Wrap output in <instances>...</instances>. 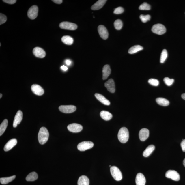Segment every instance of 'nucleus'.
I'll use <instances>...</instances> for the list:
<instances>
[{
  "label": "nucleus",
  "instance_id": "nucleus-1",
  "mask_svg": "<svg viewBox=\"0 0 185 185\" xmlns=\"http://www.w3.org/2000/svg\"><path fill=\"white\" fill-rule=\"evenodd\" d=\"M49 134L46 128L42 127L40 129L38 133V142L41 145L45 144L49 138Z\"/></svg>",
  "mask_w": 185,
  "mask_h": 185
},
{
  "label": "nucleus",
  "instance_id": "nucleus-2",
  "mask_svg": "<svg viewBox=\"0 0 185 185\" xmlns=\"http://www.w3.org/2000/svg\"><path fill=\"white\" fill-rule=\"evenodd\" d=\"M118 138L119 141L122 143L127 142L129 138V132L126 127H122L119 131Z\"/></svg>",
  "mask_w": 185,
  "mask_h": 185
},
{
  "label": "nucleus",
  "instance_id": "nucleus-3",
  "mask_svg": "<svg viewBox=\"0 0 185 185\" xmlns=\"http://www.w3.org/2000/svg\"><path fill=\"white\" fill-rule=\"evenodd\" d=\"M111 175L115 180L119 181L122 179V172L119 168L116 166H111L110 169Z\"/></svg>",
  "mask_w": 185,
  "mask_h": 185
},
{
  "label": "nucleus",
  "instance_id": "nucleus-4",
  "mask_svg": "<svg viewBox=\"0 0 185 185\" xmlns=\"http://www.w3.org/2000/svg\"><path fill=\"white\" fill-rule=\"evenodd\" d=\"M152 31L155 34L162 35L166 33V29L164 25L158 23L153 25L152 27Z\"/></svg>",
  "mask_w": 185,
  "mask_h": 185
},
{
  "label": "nucleus",
  "instance_id": "nucleus-5",
  "mask_svg": "<svg viewBox=\"0 0 185 185\" xmlns=\"http://www.w3.org/2000/svg\"><path fill=\"white\" fill-rule=\"evenodd\" d=\"M94 146V144L91 141H84L80 142L78 144V149L81 151H84L91 149Z\"/></svg>",
  "mask_w": 185,
  "mask_h": 185
},
{
  "label": "nucleus",
  "instance_id": "nucleus-6",
  "mask_svg": "<svg viewBox=\"0 0 185 185\" xmlns=\"http://www.w3.org/2000/svg\"><path fill=\"white\" fill-rule=\"evenodd\" d=\"M59 27L62 29L70 30H76L78 27L76 24L68 22H62L60 24Z\"/></svg>",
  "mask_w": 185,
  "mask_h": 185
},
{
  "label": "nucleus",
  "instance_id": "nucleus-7",
  "mask_svg": "<svg viewBox=\"0 0 185 185\" xmlns=\"http://www.w3.org/2000/svg\"><path fill=\"white\" fill-rule=\"evenodd\" d=\"M165 176L168 178L171 179L175 181L180 180V176L179 173L174 170H169L166 172Z\"/></svg>",
  "mask_w": 185,
  "mask_h": 185
},
{
  "label": "nucleus",
  "instance_id": "nucleus-8",
  "mask_svg": "<svg viewBox=\"0 0 185 185\" xmlns=\"http://www.w3.org/2000/svg\"><path fill=\"white\" fill-rule=\"evenodd\" d=\"M38 11V7L36 5L31 7L27 12V16L30 19L34 20L37 17Z\"/></svg>",
  "mask_w": 185,
  "mask_h": 185
},
{
  "label": "nucleus",
  "instance_id": "nucleus-9",
  "mask_svg": "<svg viewBox=\"0 0 185 185\" xmlns=\"http://www.w3.org/2000/svg\"><path fill=\"white\" fill-rule=\"evenodd\" d=\"M59 109L61 112L69 113L74 112L76 110V108L74 105H61L59 107Z\"/></svg>",
  "mask_w": 185,
  "mask_h": 185
},
{
  "label": "nucleus",
  "instance_id": "nucleus-10",
  "mask_svg": "<svg viewBox=\"0 0 185 185\" xmlns=\"http://www.w3.org/2000/svg\"><path fill=\"white\" fill-rule=\"evenodd\" d=\"M67 129L69 131L73 133H78L83 129V127L80 124L73 123L69 124L68 126Z\"/></svg>",
  "mask_w": 185,
  "mask_h": 185
},
{
  "label": "nucleus",
  "instance_id": "nucleus-11",
  "mask_svg": "<svg viewBox=\"0 0 185 185\" xmlns=\"http://www.w3.org/2000/svg\"><path fill=\"white\" fill-rule=\"evenodd\" d=\"M98 31L100 37L104 40L107 39L109 37V33L105 26L103 25H100L98 27Z\"/></svg>",
  "mask_w": 185,
  "mask_h": 185
},
{
  "label": "nucleus",
  "instance_id": "nucleus-12",
  "mask_svg": "<svg viewBox=\"0 0 185 185\" xmlns=\"http://www.w3.org/2000/svg\"><path fill=\"white\" fill-rule=\"evenodd\" d=\"M33 53L36 57L38 58H43L46 56V53L44 50L39 47L34 48L33 49Z\"/></svg>",
  "mask_w": 185,
  "mask_h": 185
},
{
  "label": "nucleus",
  "instance_id": "nucleus-13",
  "mask_svg": "<svg viewBox=\"0 0 185 185\" xmlns=\"http://www.w3.org/2000/svg\"><path fill=\"white\" fill-rule=\"evenodd\" d=\"M149 131L146 128H143L140 130L139 133V137L142 141H145L149 137Z\"/></svg>",
  "mask_w": 185,
  "mask_h": 185
},
{
  "label": "nucleus",
  "instance_id": "nucleus-14",
  "mask_svg": "<svg viewBox=\"0 0 185 185\" xmlns=\"http://www.w3.org/2000/svg\"><path fill=\"white\" fill-rule=\"evenodd\" d=\"M105 86L107 88L108 91L111 93H114L115 91V87L114 80L111 79L105 83Z\"/></svg>",
  "mask_w": 185,
  "mask_h": 185
},
{
  "label": "nucleus",
  "instance_id": "nucleus-15",
  "mask_svg": "<svg viewBox=\"0 0 185 185\" xmlns=\"http://www.w3.org/2000/svg\"><path fill=\"white\" fill-rule=\"evenodd\" d=\"M31 89L33 92L36 95L41 96L44 94V89L41 86L39 85L34 84L31 86Z\"/></svg>",
  "mask_w": 185,
  "mask_h": 185
},
{
  "label": "nucleus",
  "instance_id": "nucleus-16",
  "mask_svg": "<svg viewBox=\"0 0 185 185\" xmlns=\"http://www.w3.org/2000/svg\"><path fill=\"white\" fill-rule=\"evenodd\" d=\"M23 114L22 112L21 111H18L14 117L13 124L14 127L16 128L18 124L20 123L23 119Z\"/></svg>",
  "mask_w": 185,
  "mask_h": 185
},
{
  "label": "nucleus",
  "instance_id": "nucleus-17",
  "mask_svg": "<svg viewBox=\"0 0 185 185\" xmlns=\"http://www.w3.org/2000/svg\"><path fill=\"white\" fill-rule=\"evenodd\" d=\"M17 143V141L16 139H11L7 142L5 145L4 150L5 151H10L12 148H13L14 146L16 145Z\"/></svg>",
  "mask_w": 185,
  "mask_h": 185
},
{
  "label": "nucleus",
  "instance_id": "nucleus-18",
  "mask_svg": "<svg viewBox=\"0 0 185 185\" xmlns=\"http://www.w3.org/2000/svg\"><path fill=\"white\" fill-rule=\"evenodd\" d=\"M136 185H145L146 179L142 173H139L137 175L135 179Z\"/></svg>",
  "mask_w": 185,
  "mask_h": 185
},
{
  "label": "nucleus",
  "instance_id": "nucleus-19",
  "mask_svg": "<svg viewBox=\"0 0 185 185\" xmlns=\"http://www.w3.org/2000/svg\"><path fill=\"white\" fill-rule=\"evenodd\" d=\"M102 79L104 80L107 79L110 75L111 70L109 65H106L104 66L102 69Z\"/></svg>",
  "mask_w": 185,
  "mask_h": 185
},
{
  "label": "nucleus",
  "instance_id": "nucleus-20",
  "mask_svg": "<svg viewBox=\"0 0 185 185\" xmlns=\"http://www.w3.org/2000/svg\"><path fill=\"white\" fill-rule=\"evenodd\" d=\"M107 1L106 0H99L97 1L91 7V10H100L103 7Z\"/></svg>",
  "mask_w": 185,
  "mask_h": 185
},
{
  "label": "nucleus",
  "instance_id": "nucleus-21",
  "mask_svg": "<svg viewBox=\"0 0 185 185\" xmlns=\"http://www.w3.org/2000/svg\"><path fill=\"white\" fill-rule=\"evenodd\" d=\"M95 96L98 100L101 103L104 104V105L107 106H109L110 105V102L103 95L98 94V93H96L95 94Z\"/></svg>",
  "mask_w": 185,
  "mask_h": 185
},
{
  "label": "nucleus",
  "instance_id": "nucleus-22",
  "mask_svg": "<svg viewBox=\"0 0 185 185\" xmlns=\"http://www.w3.org/2000/svg\"><path fill=\"white\" fill-rule=\"evenodd\" d=\"M100 116L103 120L109 121L113 117V115L109 112L106 111H102L100 112Z\"/></svg>",
  "mask_w": 185,
  "mask_h": 185
},
{
  "label": "nucleus",
  "instance_id": "nucleus-23",
  "mask_svg": "<svg viewBox=\"0 0 185 185\" xmlns=\"http://www.w3.org/2000/svg\"><path fill=\"white\" fill-rule=\"evenodd\" d=\"M89 179L86 176L82 175L79 178L78 185H89Z\"/></svg>",
  "mask_w": 185,
  "mask_h": 185
},
{
  "label": "nucleus",
  "instance_id": "nucleus-24",
  "mask_svg": "<svg viewBox=\"0 0 185 185\" xmlns=\"http://www.w3.org/2000/svg\"><path fill=\"white\" fill-rule=\"evenodd\" d=\"M155 149V146L153 145L148 146L143 152V156L145 157H147L151 154Z\"/></svg>",
  "mask_w": 185,
  "mask_h": 185
},
{
  "label": "nucleus",
  "instance_id": "nucleus-25",
  "mask_svg": "<svg viewBox=\"0 0 185 185\" xmlns=\"http://www.w3.org/2000/svg\"><path fill=\"white\" fill-rule=\"evenodd\" d=\"M156 100L158 105L163 106H168L169 105L170 103L169 101L164 98H157Z\"/></svg>",
  "mask_w": 185,
  "mask_h": 185
},
{
  "label": "nucleus",
  "instance_id": "nucleus-26",
  "mask_svg": "<svg viewBox=\"0 0 185 185\" xmlns=\"http://www.w3.org/2000/svg\"><path fill=\"white\" fill-rule=\"evenodd\" d=\"M143 49L142 46L140 45H135L132 47L128 51L130 54H133L138 52L139 51L143 50Z\"/></svg>",
  "mask_w": 185,
  "mask_h": 185
},
{
  "label": "nucleus",
  "instance_id": "nucleus-27",
  "mask_svg": "<svg viewBox=\"0 0 185 185\" xmlns=\"http://www.w3.org/2000/svg\"><path fill=\"white\" fill-rule=\"evenodd\" d=\"M63 42L67 45H71L74 42V39L69 36H64L61 38Z\"/></svg>",
  "mask_w": 185,
  "mask_h": 185
},
{
  "label": "nucleus",
  "instance_id": "nucleus-28",
  "mask_svg": "<svg viewBox=\"0 0 185 185\" xmlns=\"http://www.w3.org/2000/svg\"><path fill=\"white\" fill-rule=\"evenodd\" d=\"M16 177V176L14 175L10 177H2L0 179V182L1 184H8L9 182H12V181L14 180L15 179Z\"/></svg>",
  "mask_w": 185,
  "mask_h": 185
},
{
  "label": "nucleus",
  "instance_id": "nucleus-29",
  "mask_svg": "<svg viewBox=\"0 0 185 185\" xmlns=\"http://www.w3.org/2000/svg\"><path fill=\"white\" fill-rule=\"evenodd\" d=\"M38 176L36 172H33L27 175L26 180L28 181H35L38 179Z\"/></svg>",
  "mask_w": 185,
  "mask_h": 185
},
{
  "label": "nucleus",
  "instance_id": "nucleus-30",
  "mask_svg": "<svg viewBox=\"0 0 185 185\" xmlns=\"http://www.w3.org/2000/svg\"><path fill=\"white\" fill-rule=\"evenodd\" d=\"M8 122L6 119L3 121L0 126V135L1 136L4 133L8 126Z\"/></svg>",
  "mask_w": 185,
  "mask_h": 185
},
{
  "label": "nucleus",
  "instance_id": "nucleus-31",
  "mask_svg": "<svg viewBox=\"0 0 185 185\" xmlns=\"http://www.w3.org/2000/svg\"><path fill=\"white\" fill-rule=\"evenodd\" d=\"M168 56L167 51L165 49L162 50L160 58V62L161 63H163L165 61Z\"/></svg>",
  "mask_w": 185,
  "mask_h": 185
},
{
  "label": "nucleus",
  "instance_id": "nucleus-32",
  "mask_svg": "<svg viewBox=\"0 0 185 185\" xmlns=\"http://www.w3.org/2000/svg\"><path fill=\"white\" fill-rule=\"evenodd\" d=\"M115 29L117 30H120L122 28L123 23L121 20L117 19L115 21L114 23Z\"/></svg>",
  "mask_w": 185,
  "mask_h": 185
},
{
  "label": "nucleus",
  "instance_id": "nucleus-33",
  "mask_svg": "<svg viewBox=\"0 0 185 185\" xmlns=\"http://www.w3.org/2000/svg\"><path fill=\"white\" fill-rule=\"evenodd\" d=\"M139 9L141 10H149L151 9V6L146 3H144L140 5Z\"/></svg>",
  "mask_w": 185,
  "mask_h": 185
},
{
  "label": "nucleus",
  "instance_id": "nucleus-34",
  "mask_svg": "<svg viewBox=\"0 0 185 185\" xmlns=\"http://www.w3.org/2000/svg\"><path fill=\"white\" fill-rule=\"evenodd\" d=\"M140 18L143 23H146L151 19V16L148 14L145 15L141 14L140 16Z\"/></svg>",
  "mask_w": 185,
  "mask_h": 185
},
{
  "label": "nucleus",
  "instance_id": "nucleus-35",
  "mask_svg": "<svg viewBox=\"0 0 185 185\" xmlns=\"http://www.w3.org/2000/svg\"><path fill=\"white\" fill-rule=\"evenodd\" d=\"M164 81L165 84L168 86H170L173 85L174 80L172 79H170L169 78L166 77L164 78Z\"/></svg>",
  "mask_w": 185,
  "mask_h": 185
},
{
  "label": "nucleus",
  "instance_id": "nucleus-36",
  "mask_svg": "<svg viewBox=\"0 0 185 185\" xmlns=\"http://www.w3.org/2000/svg\"><path fill=\"white\" fill-rule=\"evenodd\" d=\"M148 82L150 85L156 87L158 86L159 84L158 80L154 79H151L148 80Z\"/></svg>",
  "mask_w": 185,
  "mask_h": 185
},
{
  "label": "nucleus",
  "instance_id": "nucleus-37",
  "mask_svg": "<svg viewBox=\"0 0 185 185\" xmlns=\"http://www.w3.org/2000/svg\"><path fill=\"white\" fill-rule=\"evenodd\" d=\"M7 20V18L6 16L2 14H0V25L5 23Z\"/></svg>",
  "mask_w": 185,
  "mask_h": 185
},
{
  "label": "nucleus",
  "instance_id": "nucleus-38",
  "mask_svg": "<svg viewBox=\"0 0 185 185\" xmlns=\"http://www.w3.org/2000/svg\"><path fill=\"white\" fill-rule=\"evenodd\" d=\"M124 12V8L121 7H119L115 9L113 13L115 14H118L122 13Z\"/></svg>",
  "mask_w": 185,
  "mask_h": 185
},
{
  "label": "nucleus",
  "instance_id": "nucleus-39",
  "mask_svg": "<svg viewBox=\"0 0 185 185\" xmlns=\"http://www.w3.org/2000/svg\"><path fill=\"white\" fill-rule=\"evenodd\" d=\"M3 1L8 4H14L16 2V0H3Z\"/></svg>",
  "mask_w": 185,
  "mask_h": 185
},
{
  "label": "nucleus",
  "instance_id": "nucleus-40",
  "mask_svg": "<svg viewBox=\"0 0 185 185\" xmlns=\"http://www.w3.org/2000/svg\"><path fill=\"white\" fill-rule=\"evenodd\" d=\"M181 146L183 151L185 152V139H183L182 142H181Z\"/></svg>",
  "mask_w": 185,
  "mask_h": 185
},
{
  "label": "nucleus",
  "instance_id": "nucleus-41",
  "mask_svg": "<svg viewBox=\"0 0 185 185\" xmlns=\"http://www.w3.org/2000/svg\"><path fill=\"white\" fill-rule=\"evenodd\" d=\"M53 1L54 2V3H57V4H60L63 2V1L62 0H54V1Z\"/></svg>",
  "mask_w": 185,
  "mask_h": 185
},
{
  "label": "nucleus",
  "instance_id": "nucleus-42",
  "mask_svg": "<svg viewBox=\"0 0 185 185\" xmlns=\"http://www.w3.org/2000/svg\"><path fill=\"white\" fill-rule=\"evenodd\" d=\"M61 68L62 70H63L65 71H67L68 69V68L65 65H63V66H62L61 67Z\"/></svg>",
  "mask_w": 185,
  "mask_h": 185
},
{
  "label": "nucleus",
  "instance_id": "nucleus-43",
  "mask_svg": "<svg viewBox=\"0 0 185 185\" xmlns=\"http://www.w3.org/2000/svg\"><path fill=\"white\" fill-rule=\"evenodd\" d=\"M65 62H66V64L67 65H71V61L70 60H66Z\"/></svg>",
  "mask_w": 185,
  "mask_h": 185
},
{
  "label": "nucleus",
  "instance_id": "nucleus-44",
  "mask_svg": "<svg viewBox=\"0 0 185 185\" xmlns=\"http://www.w3.org/2000/svg\"><path fill=\"white\" fill-rule=\"evenodd\" d=\"M181 97L183 99L185 100V93H184V94H182L181 95Z\"/></svg>",
  "mask_w": 185,
  "mask_h": 185
},
{
  "label": "nucleus",
  "instance_id": "nucleus-45",
  "mask_svg": "<svg viewBox=\"0 0 185 185\" xmlns=\"http://www.w3.org/2000/svg\"><path fill=\"white\" fill-rule=\"evenodd\" d=\"M183 164L185 167V158L184 159V161H183Z\"/></svg>",
  "mask_w": 185,
  "mask_h": 185
},
{
  "label": "nucleus",
  "instance_id": "nucleus-46",
  "mask_svg": "<svg viewBox=\"0 0 185 185\" xmlns=\"http://www.w3.org/2000/svg\"><path fill=\"white\" fill-rule=\"evenodd\" d=\"M2 96V94L1 93V97H0V98H1Z\"/></svg>",
  "mask_w": 185,
  "mask_h": 185
},
{
  "label": "nucleus",
  "instance_id": "nucleus-47",
  "mask_svg": "<svg viewBox=\"0 0 185 185\" xmlns=\"http://www.w3.org/2000/svg\"><path fill=\"white\" fill-rule=\"evenodd\" d=\"M1 46V44H0V46Z\"/></svg>",
  "mask_w": 185,
  "mask_h": 185
},
{
  "label": "nucleus",
  "instance_id": "nucleus-48",
  "mask_svg": "<svg viewBox=\"0 0 185 185\" xmlns=\"http://www.w3.org/2000/svg\"><path fill=\"white\" fill-rule=\"evenodd\" d=\"M109 167H111V165H110V166H109Z\"/></svg>",
  "mask_w": 185,
  "mask_h": 185
}]
</instances>
